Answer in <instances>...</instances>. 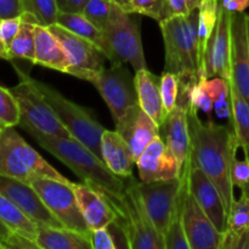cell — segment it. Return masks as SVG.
Segmentation results:
<instances>
[{"label": "cell", "instance_id": "obj_20", "mask_svg": "<svg viewBox=\"0 0 249 249\" xmlns=\"http://www.w3.org/2000/svg\"><path fill=\"white\" fill-rule=\"evenodd\" d=\"M160 133H163L164 139H162L168 150L174 156L179 167L182 169L189 158L191 146L187 107L177 104V107L165 117L164 123L160 126Z\"/></svg>", "mask_w": 249, "mask_h": 249}, {"label": "cell", "instance_id": "obj_29", "mask_svg": "<svg viewBox=\"0 0 249 249\" xmlns=\"http://www.w3.org/2000/svg\"><path fill=\"white\" fill-rule=\"evenodd\" d=\"M0 220L14 232L36 241L38 225L32 221L18 207L0 194Z\"/></svg>", "mask_w": 249, "mask_h": 249}, {"label": "cell", "instance_id": "obj_25", "mask_svg": "<svg viewBox=\"0 0 249 249\" xmlns=\"http://www.w3.org/2000/svg\"><path fill=\"white\" fill-rule=\"evenodd\" d=\"M36 242L39 249H91L89 238L66 228L38 226Z\"/></svg>", "mask_w": 249, "mask_h": 249}, {"label": "cell", "instance_id": "obj_21", "mask_svg": "<svg viewBox=\"0 0 249 249\" xmlns=\"http://www.w3.org/2000/svg\"><path fill=\"white\" fill-rule=\"evenodd\" d=\"M72 186L80 212L91 230L108 226L112 221L116 220L113 208L99 190L88 184L73 182Z\"/></svg>", "mask_w": 249, "mask_h": 249}, {"label": "cell", "instance_id": "obj_26", "mask_svg": "<svg viewBox=\"0 0 249 249\" xmlns=\"http://www.w3.org/2000/svg\"><path fill=\"white\" fill-rule=\"evenodd\" d=\"M249 230V192L241 191V197L233 202L228 215V229L224 233L221 249H237L242 236Z\"/></svg>", "mask_w": 249, "mask_h": 249}, {"label": "cell", "instance_id": "obj_12", "mask_svg": "<svg viewBox=\"0 0 249 249\" xmlns=\"http://www.w3.org/2000/svg\"><path fill=\"white\" fill-rule=\"evenodd\" d=\"M184 177L162 181H138L139 194L146 207L148 215L158 232L163 236L169 226L181 191Z\"/></svg>", "mask_w": 249, "mask_h": 249}, {"label": "cell", "instance_id": "obj_37", "mask_svg": "<svg viewBox=\"0 0 249 249\" xmlns=\"http://www.w3.org/2000/svg\"><path fill=\"white\" fill-rule=\"evenodd\" d=\"M245 158L238 160L235 157L231 167V180L235 187H238L241 191L249 192V151L243 150Z\"/></svg>", "mask_w": 249, "mask_h": 249}, {"label": "cell", "instance_id": "obj_24", "mask_svg": "<svg viewBox=\"0 0 249 249\" xmlns=\"http://www.w3.org/2000/svg\"><path fill=\"white\" fill-rule=\"evenodd\" d=\"M33 65L43 66L50 70L68 73L67 56L60 41L50 29L41 24L36 26V48Z\"/></svg>", "mask_w": 249, "mask_h": 249}, {"label": "cell", "instance_id": "obj_27", "mask_svg": "<svg viewBox=\"0 0 249 249\" xmlns=\"http://www.w3.org/2000/svg\"><path fill=\"white\" fill-rule=\"evenodd\" d=\"M57 23L62 26L63 28L68 29L72 33L77 34V36H82V38L87 39L90 43L96 45L107 58L108 50H107L104 32H102V29L97 28L92 22H90L82 12H77V14L58 12Z\"/></svg>", "mask_w": 249, "mask_h": 249}, {"label": "cell", "instance_id": "obj_9", "mask_svg": "<svg viewBox=\"0 0 249 249\" xmlns=\"http://www.w3.org/2000/svg\"><path fill=\"white\" fill-rule=\"evenodd\" d=\"M160 27L165 49L164 72L199 80L185 16L168 17L160 22Z\"/></svg>", "mask_w": 249, "mask_h": 249}, {"label": "cell", "instance_id": "obj_16", "mask_svg": "<svg viewBox=\"0 0 249 249\" xmlns=\"http://www.w3.org/2000/svg\"><path fill=\"white\" fill-rule=\"evenodd\" d=\"M230 72V84L249 102V45L243 12H232L231 17Z\"/></svg>", "mask_w": 249, "mask_h": 249}, {"label": "cell", "instance_id": "obj_35", "mask_svg": "<svg viewBox=\"0 0 249 249\" xmlns=\"http://www.w3.org/2000/svg\"><path fill=\"white\" fill-rule=\"evenodd\" d=\"M160 95L165 114L170 113L177 107L179 95V77L177 74L163 71L160 75Z\"/></svg>", "mask_w": 249, "mask_h": 249}, {"label": "cell", "instance_id": "obj_46", "mask_svg": "<svg viewBox=\"0 0 249 249\" xmlns=\"http://www.w3.org/2000/svg\"><path fill=\"white\" fill-rule=\"evenodd\" d=\"M172 16H186L190 12L186 0H168Z\"/></svg>", "mask_w": 249, "mask_h": 249}, {"label": "cell", "instance_id": "obj_41", "mask_svg": "<svg viewBox=\"0 0 249 249\" xmlns=\"http://www.w3.org/2000/svg\"><path fill=\"white\" fill-rule=\"evenodd\" d=\"M90 245L91 249H116V242L113 240L111 231L108 230L107 226L105 228L96 229V230H91L90 233Z\"/></svg>", "mask_w": 249, "mask_h": 249}, {"label": "cell", "instance_id": "obj_6", "mask_svg": "<svg viewBox=\"0 0 249 249\" xmlns=\"http://www.w3.org/2000/svg\"><path fill=\"white\" fill-rule=\"evenodd\" d=\"M131 15L113 1L111 16L102 32L108 50L107 60L111 63H130L136 72L147 67L141 41L140 21Z\"/></svg>", "mask_w": 249, "mask_h": 249}, {"label": "cell", "instance_id": "obj_11", "mask_svg": "<svg viewBox=\"0 0 249 249\" xmlns=\"http://www.w3.org/2000/svg\"><path fill=\"white\" fill-rule=\"evenodd\" d=\"M94 87L108 106L114 122H118L130 107L139 104L135 78L123 63H112L92 80Z\"/></svg>", "mask_w": 249, "mask_h": 249}, {"label": "cell", "instance_id": "obj_7", "mask_svg": "<svg viewBox=\"0 0 249 249\" xmlns=\"http://www.w3.org/2000/svg\"><path fill=\"white\" fill-rule=\"evenodd\" d=\"M33 82L71 136L80 141L102 160L101 138L105 128L94 118L91 112L66 99L53 88L36 79Z\"/></svg>", "mask_w": 249, "mask_h": 249}, {"label": "cell", "instance_id": "obj_33", "mask_svg": "<svg viewBox=\"0 0 249 249\" xmlns=\"http://www.w3.org/2000/svg\"><path fill=\"white\" fill-rule=\"evenodd\" d=\"M23 12H29L41 26L57 23L58 9L55 0H21Z\"/></svg>", "mask_w": 249, "mask_h": 249}, {"label": "cell", "instance_id": "obj_32", "mask_svg": "<svg viewBox=\"0 0 249 249\" xmlns=\"http://www.w3.org/2000/svg\"><path fill=\"white\" fill-rule=\"evenodd\" d=\"M126 12L135 15H143L160 22L172 17L168 0H128L121 5Z\"/></svg>", "mask_w": 249, "mask_h": 249}, {"label": "cell", "instance_id": "obj_3", "mask_svg": "<svg viewBox=\"0 0 249 249\" xmlns=\"http://www.w3.org/2000/svg\"><path fill=\"white\" fill-rule=\"evenodd\" d=\"M102 195L113 208L116 213V223L125 232L129 248L164 249L163 236L153 225L139 194L138 181L133 177L126 178L125 191L122 196Z\"/></svg>", "mask_w": 249, "mask_h": 249}, {"label": "cell", "instance_id": "obj_8", "mask_svg": "<svg viewBox=\"0 0 249 249\" xmlns=\"http://www.w3.org/2000/svg\"><path fill=\"white\" fill-rule=\"evenodd\" d=\"M31 185L53 215L66 229L82 233L88 238L90 237L91 229L80 212L72 181L65 182L51 178H39L32 181Z\"/></svg>", "mask_w": 249, "mask_h": 249}, {"label": "cell", "instance_id": "obj_43", "mask_svg": "<svg viewBox=\"0 0 249 249\" xmlns=\"http://www.w3.org/2000/svg\"><path fill=\"white\" fill-rule=\"evenodd\" d=\"M55 1L58 12L77 14V12H83L89 0H55Z\"/></svg>", "mask_w": 249, "mask_h": 249}, {"label": "cell", "instance_id": "obj_34", "mask_svg": "<svg viewBox=\"0 0 249 249\" xmlns=\"http://www.w3.org/2000/svg\"><path fill=\"white\" fill-rule=\"evenodd\" d=\"M21 112L18 102L10 89L0 87V129L19 125Z\"/></svg>", "mask_w": 249, "mask_h": 249}, {"label": "cell", "instance_id": "obj_19", "mask_svg": "<svg viewBox=\"0 0 249 249\" xmlns=\"http://www.w3.org/2000/svg\"><path fill=\"white\" fill-rule=\"evenodd\" d=\"M141 181H162L180 177L181 168L169 152L162 136L157 135L136 160Z\"/></svg>", "mask_w": 249, "mask_h": 249}, {"label": "cell", "instance_id": "obj_47", "mask_svg": "<svg viewBox=\"0 0 249 249\" xmlns=\"http://www.w3.org/2000/svg\"><path fill=\"white\" fill-rule=\"evenodd\" d=\"M14 233V231L10 230V229L0 220V245L4 247V249H9L10 241H11Z\"/></svg>", "mask_w": 249, "mask_h": 249}, {"label": "cell", "instance_id": "obj_4", "mask_svg": "<svg viewBox=\"0 0 249 249\" xmlns=\"http://www.w3.org/2000/svg\"><path fill=\"white\" fill-rule=\"evenodd\" d=\"M0 174L31 184L39 178L71 182L11 128L0 129Z\"/></svg>", "mask_w": 249, "mask_h": 249}, {"label": "cell", "instance_id": "obj_23", "mask_svg": "<svg viewBox=\"0 0 249 249\" xmlns=\"http://www.w3.org/2000/svg\"><path fill=\"white\" fill-rule=\"evenodd\" d=\"M134 78L139 105L160 129L167 117L160 95V77L153 74L147 68H143L136 71Z\"/></svg>", "mask_w": 249, "mask_h": 249}, {"label": "cell", "instance_id": "obj_22", "mask_svg": "<svg viewBox=\"0 0 249 249\" xmlns=\"http://www.w3.org/2000/svg\"><path fill=\"white\" fill-rule=\"evenodd\" d=\"M101 155L112 173L121 178L133 177L135 160L128 143L118 131L105 129L101 138Z\"/></svg>", "mask_w": 249, "mask_h": 249}, {"label": "cell", "instance_id": "obj_42", "mask_svg": "<svg viewBox=\"0 0 249 249\" xmlns=\"http://www.w3.org/2000/svg\"><path fill=\"white\" fill-rule=\"evenodd\" d=\"M22 12L21 0H0V19L19 16Z\"/></svg>", "mask_w": 249, "mask_h": 249}, {"label": "cell", "instance_id": "obj_1", "mask_svg": "<svg viewBox=\"0 0 249 249\" xmlns=\"http://www.w3.org/2000/svg\"><path fill=\"white\" fill-rule=\"evenodd\" d=\"M190 146L189 160L192 165L203 170L219 190L229 215L235 202L231 167L240 147L235 131L230 126L215 123L212 118L203 122L198 116V109L191 104L187 107Z\"/></svg>", "mask_w": 249, "mask_h": 249}, {"label": "cell", "instance_id": "obj_2", "mask_svg": "<svg viewBox=\"0 0 249 249\" xmlns=\"http://www.w3.org/2000/svg\"><path fill=\"white\" fill-rule=\"evenodd\" d=\"M36 142L67 165L84 184L100 192L119 197L126 187V178H121L111 172L106 163L90 148L72 136H40Z\"/></svg>", "mask_w": 249, "mask_h": 249}, {"label": "cell", "instance_id": "obj_40", "mask_svg": "<svg viewBox=\"0 0 249 249\" xmlns=\"http://www.w3.org/2000/svg\"><path fill=\"white\" fill-rule=\"evenodd\" d=\"M22 23V14L16 17L0 19V41L4 44L5 48L9 51L11 43L14 41L15 36L18 33L19 27Z\"/></svg>", "mask_w": 249, "mask_h": 249}, {"label": "cell", "instance_id": "obj_48", "mask_svg": "<svg viewBox=\"0 0 249 249\" xmlns=\"http://www.w3.org/2000/svg\"><path fill=\"white\" fill-rule=\"evenodd\" d=\"M0 58L1 60H7V61H11V57H10V53L7 51V49L5 48L4 44L0 41Z\"/></svg>", "mask_w": 249, "mask_h": 249}, {"label": "cell", "instance_id": "obj_14", "mask_svg": "<svg viewBox=\"0 0 249 249\" xmlns=\"http://www.w3.org/2000/svg\"><path fill=\"white\" fill-rule=\"evenodd\" d=\"M0 194L16 204L38 226L65 228L53 215L38 192L28 182L0 174Z\"/></svg>", "mask_w": 249, "mask_h": 249}, {"label": "cell", "instance_id": "obj_52", "mask_svg": "<svg viewBox=\"0 0 249 249\" xmlns=\"http://www.w3.org/2000/svg\"><path fill=\"white\" fill-rule=\"evenodd\" d=\"M0 249H4V247H2V246H1V245H0Z\"/></svg>", "mask_w": 249, "mask_h": 249}, {"label": "cell", "instance_id": "obj_50", "mask_svg": "<svg viewBox=\"0 0 249 249\" xmlns=\"http://www.w3.org/2000/svg\"><path fill=\"white\" fill-rule=\"evenodd\" d=\"M246 21H247V34H248V45H249V15H246Z\"/></svg>", "mask_w": 249, "mask_h": 249}, {"label": "cell", "instance_id": "obj_31", "mask_svg": "<svg viewBox=\"0 0 249 249\" xmlns=\"http://www.w3.org/2000/svg\"><path fill=\"white\" fill-rule=\"evenodd\" d=\"M231 124L240 147L249 151V102L230 84Z\"/></svg>", "mask_w": 249, "mask_h": 249}, {"label": "cell", "instance_id": "obj_28", "mask_svg": "<svg viewBox=\"0 0 249 249\" xmlns=\"http://www.w3.org/2000/svg\"><path fill=\"white\" fill-rule=\"evenodd\" d=\"M39 24L36 17L29 12H22V23L18 33L9 49L11 60H27L33 63L36 48V26Z\"/></svg>", "mask_w": 249, "mask_h": 249}, {"label": "cell", "instance_id": "obj_17", "mask_svg": "<svg viewBox=\"0 0 249 249\" xmlns=\"http://www.w3.org/2000/svg\"><path fill=\"white\" fill-rule=\"evenodd\" d=\"M189 160V189L196 198L209 220L214 224L216 230L225 233L228 229V213L224 206L223 198L211 179L206 173L198 167H195Z\"/></svg>", "mask_w": 249, "mask_h": 249}, {"label": "cell", "instance_id": "obj_39", "mask_svg": "<svg viewBox=\"0 0 249 249\" xmlns=\"http://www.w3.org/2000/svg\"><path fill=\"white\" fill-rule=\"evenodd\" d=\"M203 84L204 89L209 94L214 102L219 100L230 99V82L225 78L213 77L209 79L199 80Z\"/></svg>", "mask_w": 249, "mask_h": 249}, {"label": "cell", "instance_id": "obj_49", "mask_svg": "<svg viewBox=\"0 0 249 249\" xmlns=\"http://www.w3.org/2000/svg\"><path fill=\"white\" fill-rule=\"evenodd\" d=\"M186 1H187V6H189L190 11H192V10L197 9L203 0H186Z\"/></svg>", "mask_w": 249, "mask_h": 249}, {"label": "cell", "instance_id": "obj_36", "mask_svg": "<svg viewBox=\"0 0 249 249\" xmlns=\"http://www.w3.org/2000/svg\"><path fill=\"white\" fill-rule=\"evenodd\" d=\"M112 4L113 0H89L82 14L97 28L104 29L111 16Z\"/></svg>", "mask_w": 249, "mask_h": 249}, {"label": "cell", "instance_id": "obj_45", "mask_svg": "<svg viewBox=\"0 0 249 249\" xmlns=\"http://www.w3.org/2000/svg\"><path fill=\"white\" fill-rule=\"evenodd\" d=\"M220 5L230 12H245L249 7V0H220Z\"/></svg>", "mask_w": 249, "mask_h": 249}, {"label": "cell", "instance_id": "obj_15", "mask_svg": "<svg viewBox=\"0 0 249 249\" xmlns=\"http://www.w3.org/2000/svg\"><path fill=\"white\" fill-rule=\"evenodd\" d=\"M184 228L191 249H221L223 247L224 233L216 230L190 191L189 175L184 199Z\"/></svg>", "mask_w": 249, "mask_h": 249}, {"label": "cell", "instance_id": "obj_51", "mask_svg": "<svg viewBox=\"0 0 249 249\" xmlns=\"http://www.w3.org/2000/svg\"><path fill=\"white\" fill-rule=\"evenodd\" d=\"M114 1H116L118 5H123L124 2H126V1H128V0H114Z\"/></svg>", "mask_w": 249, "mask_h": 249}, {"label": "cell", "instance_id": "obj_30", "mask_svg": "<svg viewBox=\"0 0 249 249\" xmlns=\"http://www.w3.org/2000/svg\"><path fill=\"white\" fill-rule=\"evenodd\" d=\"M220 9V0H203L197 7L198 10V50H199V68L202 67L204 53L208 45L214 28L216 26Z\"/></svg>", "mask_w": 249, "mask_h": 249}, {"label": "cell", "instance_id": "obj_5", "mask_svg": "<svg viewBox=\"0 0 249 249\" xmlns=\"http://www.w3.org/2000/svg\"><path fill=\"white\" fill-rule=\"evenodd\" d=\"M14 68L18 75L19 82L14 88H10V91L18 102L21 112L19 126H22L34 139L40 136H71L45 97L36 87L33 78L15 65Z\"/></svg>", "mask_w": 249, "mask_h": 249}, {"label": "cell", "instance_id": "obj_38", "mask_svg": "<svg viewBox=\"0 0 249 249\" xmlns=\"http://www.w3.org/2000/svg\"><path fill=\"white\" fill-rule=\"evenodd\" d=\"M190 104L199 111H203L211 118V113L214 108V101L199 80L192 85L191 91H190Z\"/></svg>", "mask_w": 249, "mask_h": 249}, {"label": "cell", "instance_id": "obj_10", "mask_svg": "<svg viewBox=\"0 0 249 249\" xmlns=\"http://www.w3.org/2000/svg\"><path fill=\"white\" fill-rule=\"evenodd\" d=\"M57 38L67 56L68 73L79 79L91 83L104 70V60L106 56L101 50L87 39L72 33L58 23L48 27Z\"/></svg>", "mask_w": 249, "mask_h": 249}, {"label": "cell", "instance_id": "obj_18", "mask_svg": "<svg viewBox=\"0 0 249 249\" xmlns=\"http://www.w3.org/2000/svg\"><path fill=\"white\" fill-rule=\"evenodd\" d=\"M116 130L128 143L135 163L151 141L160 134V126L139 104L130 107L125 114L116 122Z\"/></svg>", "mask_w": 249, "mask_h": 249}, {"label": "cell", "instance_id": "obj_13", "mask_svg": "<svg viewBox=\"0 0 249 249\" xmlns=\"http://www.w3.org/2000/svg\"><path fill=\"white\" fill-rule=\"evenodd\" d=\"M231 17L232 12L220 5L216 26L211 36L198 79H209L213 77L225 78L230 82V53H231Z\"/></svg>", "mask_w": 249, "mask_h": 249}, {"label": "cell", "instance_id": "obj_44", "mask_svg": "<svg viewBox=\"0 0 249 249\" xmlns=\"http://www.w3.org/2000/svg\"><path fill=\"white\" fill-rule=\"evenodd\" d=\"M214 112H215L218 118H229L231 121V118H232L231 99H224L214 102Z\"/></svg>", "mask_w": 249, "mask_h": 249}, {"label": "cell", "instance_id": "obj_53", "mask_svg": "<svg viewBox=\"0 0 249 249\" xmlns=\"http://www.w3.org/2000/svg\"><path fill=\"white\" fill-rule=\"evenodd\" d=\"M113 1H114V0H113Z\"/></svg>", "mask_w": 249, "mask_h": 249}]
</instances>
